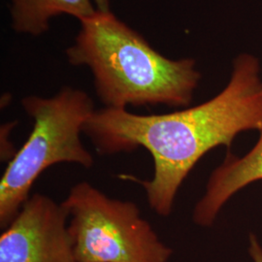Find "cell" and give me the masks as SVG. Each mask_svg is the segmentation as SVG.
<instances>
[{"mask_svg":"<svg viewBox=\"0 0 262 262\" xmlns=\"http://www.w3.org/2000/svg\"><path fill=\"white\" fill-rule=\"evenodd\" d=\"M95 6L98 11L108 12L110 10V0H94Z\"/></svg>","mask_w":262,"mask_h":262,"instance_id":"cell-10","label":"cell"},{"mask_svg":"<svg viewBox=\"0 0 262 262\" xmlns=\"http://www.w3.org/2000/svg\"><path fill=\"white\" fill-rule=\"evenodd\" d=\"M17 122H8L5 124H2L1 126V160H7V159H13V157L15 156V154L17 151H15L14 146L9 143V133L12 129L16 126Z\"/></svg>","mask_w":262,"mask_h":262,"instance_id":"cell-8","label":"cell"},{"mask_svg":"<svg viewBox=\"0 0 262 262\" xmlns=\"http://www.w3.org/2000/svg\"><path fill=\"white\" fill-rule=\"evenodd\" d=\"M262 180V130L252 150L238 158L227 152L224 162L213 171L206 191L197 202L192 219L200 226H211L225 203L250 184Z\"/></svg>","mask_w":262,"mask_h":262,"instance_id":"cell-6","label":"cell"},{"mask_svg":"<svg viewBox=\"0 0 262 262\" xmlns=\"http://www.w3.org/2000/svg\"><path fill=\"white\" fill-rule=\"evenodd\" d=\"M69 215L52 198L29 197L0 236V262H77L66 221Z\"/></svg>","mask_w":262,"mask_h":262,"instance_id":"cell-5","label":"cell"},{"mask_svg":"<svg viewBox=\"0 0 262 262\" xmlns=\"http://www.w3.org/2000/svg\"><path fill=\"white\" fill-rule=\"evenodd\" d=\"M262 130V80L257 57L236 56L225 89L204 103L176 112L138 115L126 109L95 110L83 132L101 156L142 147L154 160V176L139 180L150 208L162 216L171 214L179 188L209 150L230 148L235 137Z\"/></svg>","mask_w":262,"mask_h":262,"instance_id":"cell-1","label":"cell"},{"mask_svg":"<svg viewBox=\"0 0 262 262\" xmlns=\"http://www.w3.org/2000/svg\"><path fill=\"white\" fill-rule=\"evenodd\" d=\"M62 205L77 262H167L173 253L134 202L112 199L88 182L71 187Z\"/></svg>","mask_w":262,"mask_h":262,"instance_id":"cell-4","label":"cell"},{"mask_svg":"<svg viewBox=\"0 0 262 262\" xmlns=\"http://www.w3.org/2000/svg\"><path fill=\"white\" fill-rule=\"evenodd\" d=\"M21 105L33 120V127L0 181L1 228L14 221L33 184L50 166L67 162L91 168L94 162L81 140L84 123L95 111L85 92L63 86L52 97L26 96Z\"/></svg>","mask_w":262,"mask_h":262,"instance_id":"cell-3","label":"cell"},{"mask_svg":"<svg viewBox=\"0 0 262 262\" xmlns=\"http://www.w3.org/2000/svg\"><path fill=\"white\" fill-rule=\"evenodd\" d=\"M68 62L88 67L94 90L107 108L166 105L187 107L201 80L192 58L171 59L111 11L80 20Z\"/></svg>","mask_w":262,"mask_h":262,"instance_id":"cell-2","label":"cell"},{"mask_svg":"<svg viewBox=\"0 0 262 262\" xmlns=\"http://www.w3.org/2000/svg\"><path fill=\"white\" fill-rule=\"evenodd\" d=\"M250 254L253 262H262V247L255 235L250 236Z\"/></svg>","mask_w":262,"mask_h":262,"instance_id":"cell-9","label":"cell"},{"mask_svg":"<svg viewBox=\"0 0 262 262\" xmlns=\"http://www.w3.org/2000/svg\"><path fill=\"white\" fill-rule=\"evenodd\" d=\"M11 26L15 32L40 36L47 32L51 20L68 15L79 21L97 12L94 0H10Z\"/></svg>","mask_w":262,"mask_h":262,"instance_id":"cell-7","label":"cell"}]
</instances>
